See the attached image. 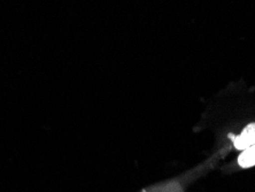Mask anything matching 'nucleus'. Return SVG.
<instances>
[{"label": "nucleus", "instance_id": "f03ea898", "mask_svg": "<svg viewBox=\"0 0 255 192\" xmlns=\"http://www.w3.org/2000/svg\"><path fill=\"white\" fill-rule=\"evenodd\" d=\"M140 192H183V187L178 180H169L144 188Z\"/></svg>", "mask_w": 255, "mask_h": 192}, {"label": "nucleus", "instance_id": "7ed1b4c3", "mask_svg": "<svg viewBox=\"0 0 255 192\" xmlns=\"http://www.w3.org/2000/svg\"><path fill=\"white\" fill-rule=\"evenodd\" d=\"M238 164L243 168H250L255 166V145L244 150L238 157Z\"/></svg>", "mask_w": 255, "mask_h": 192}, {"label": "nucleus", "instance_id": "f257e3e1", "mask_svg": "<svg viewBox=\"0 0 255 192\" xmlns=\"http://www.w3.org/2000/svg\"><path fill=\"white\" fill-rule=\"evenodd\" d=\"M234 145L237 150H244L255 145V123H250L244 128L242 134L234 139Z\"/></svg>", "mask_w": 255, "mask_h": 192}]
</instances>
